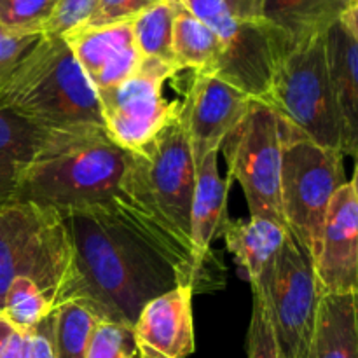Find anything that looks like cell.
Returning a JSON list of instances; mask_svg holds the SVG:
<instances>
[{
	"label": "cell",
	"mask_w": 358,
	"mask_h": 358,
	"mask_svg": "<svg viewBox=\"0 0 358 358\" xmlns=\"http://www.w3.org/2000/svg\"><path fill=\"white\" fill-rule=\"evenodd\" d=\"M73 252L69 301H79L100 320L135 325L142 308L191 273L115 198L62 212Z\"/></svg>",
	"instance_id": "cell-1"
},
{
	"label": "cell",
	"mask_w": 358,
	"mask_h": 358,
	"mask_svg": "<svg viewBox=\"0 0 358 358\" xmlns=\"http://www.w3.org/2000/svg\"><path fill=\"white\" fill-rule=\"evenodd\" d=\"M194 184L196 164L180 108L149 142L128 150V164L114 198L191 273L196 287L191 257Z\"/></svg>",
	"instance_id": "cell-2"
},
{
	"label": "cell",
	"mask_w": 358,
	"mask_h": 358,
	"mask_svg": "<svg viewBox=\"0 0 358 358\" xmlns=\"http://www.w3.org/2000/svg\"><path fill=\"white\" fill-rule=\"evenodd\" d=\"M128 164V150L103 128L58 129L21 177L14 203L84 208L114 198Z\"/></svg>",
	"instance_id": "cell-3"
},
{
	"label": "cell",
	"mask_w": 358,
	"mask_h": 358,
	"mask_svg": "<svg viewBox=\"0 0 358 358\" xmlns=\"http://www.w3.org/2000/svg\"><path fill=\"white\" fill-rule=\"evenodd\" d=\"M0 107L42 128H103L96 90L63 37L42 35L0 73Z\"/></svg>",
	"instance_id": "cell-4"
},
{
	"label": "cell",
	"mask_w": 358,
	"mask_h": 358,
	"mask_svg": "<svg viewBox=\"0 0 358 358\" xmlns=\"http://www.w3.org/2000/svg\"><path fill=\"white\" fill-rule=\"evenodd\" d=\"M16 278L31 280L52 308L69 301L73 252L62 212L34 203L0 206V310Z\"/></svg>",
	"instance_id": "cell-5"
},
{
	"label": "cell",
	"mask_w": 358,
	"mask_h": 358,
	"mask_svg": "<svg viewBox=\"0 0 358 358\" xmlns=\"http://www.w3.org/2000/svg\"><path fill=\"white\" fill-rule=\"evenodd\" d=\"M264 103L308 140L345 156V124L329 79L325 31L285 52Z\"/></svg>",
	"instance_id": "cell-6"
},
{
	"label": "cell",
	"mask_w": 358,
	"mask_h": 358,
	"mask_svg": "<svg viewBox=\"0 0 358 358\" xmlns=\"http://www.w3.org/2000/svg\"><path fill=\"white\" fill-rule=\"evenodd\" d=\"M280 135V205L283 222L290 236L315 262L329 205L336 191L346 182L343 154L317 145L282 119Z\"/></svg>",
	"instance_id": "cell-7"
},
{
	"label": "cell",
	"mask_w": 358,
	"mask_h": 358,
	"mask_svg": "<svg viewBox=\"0 0 358 358\" xmlns=\"http://www.w3.org/2000/svg\"><path fill=\"white\" fill-rule=\"evenodd\" d=\"M231 180L243 189L250 217H264L285 226L280 205L282 135L276 112L252 100L243 121L222 143Z\"/></svg>",
	"instance_id": "cell-8"
},
{
	"label": "cell",
	"mask_w": 358,
	"mask_h": 358,
	"mask_svg": "<svg viewBox=\"0 0 358 358\" xmlns=\"http://www.w3.org/2000/svg\"><path fill=\"white\" fill-rule=\"evenodd\" d=\"M177 72L178 66L142 58L135 76L96 90L103 129L112 142L124 150L138 149L180 112L182 100L170 101L163 93L164 83Z\"/></svg>",
	"instance_id": "cell-9"
},
{
	"label": "cell",
	"mask_w": 358,
	"mask_h": 358,
	"mask_svg": "<svg viewBox=\"0 0 358 358\" xmlns=\"http://www.w3.org/2000/svg\"><path fill=\"white\" fill-rule=\"evenodd\" d=\"M313 261L287 234L273 273L268 306L276 343L283 358H308L320 301Z\"/></svg>",
	"instance_id": "cell-10"
},
{
	"label": "cell",
	"mask_w": 358,
	"mask_h": 358,
	"mask_svg": "<svg viewBox=\"0 0 358 358\" xmlns=\"http://www.w3.org/2000/svg\"><path fill=\"white\" fill-rule=\"evenodd\" d=\"M250 101L252 98L213 73L194 72L182 108L196 166L208 154L222 149L227 136L247 115Z\"/></svg>",
	"instance_id": "cell-11"
},
{
	"label": "cell",
	"mask_w": 358,
	"mask_h": 358,
	"mask_svg": "<svg viewBox=\"0 0 358 358\" xmlns=\"http://www.w3.org/2000/svg\"><path fill=\"white\" fill-rule=\"evenodd\" d=\"M320 294L358 292L357 177L336 191L313 262Z\"/></svg>",
	"instance_id": "cell-12"
},
{
	"label": "cell",
	"mask_w": 358,
	"mask_h": 358,
	"mask_svg": "<svg viewBox=\"0 0 358 358\" xmlns=\"http://www.w3.org/2000/svg\"><path fill=\"white\" fill-rule=\"evenodd\" d=\"M191 283H182L150 299L136 317V353L140 358H187L194 353Z\"/></svg>",
	"instance_id": "cell-13"
},
{
	"label": "cell",
	"mask_w": 358,
	"mask_h": 358,
	"mask_svg": "<svg viewBox=\"0 0 358 358\" xmlns=\"http://www.w3.org/2000/svg\"><path fill=\"white\" fill-rule=\"evenodd\" d=\"M63 38L94 90L124 83L142 65L131 21L107 27H80L63 35Z\"/></svg>",
	"instance_id": "cell-14"
},
{
	"label": "cell",
	"mask_w": 358,
	"mask_h": 358,
	"mask_svg": "<svg viewBox=\"0 0 358 358\" xmlns=\"http://www.w3.org/2000/svg\"><path fill=\"white\" fill-rule=\"evenodd\" d=\"M329 79L345 124V156L358 150V3L325 31Z\"/></svg>",
	"instance_id": "cell-15"
},
{
	"label": "cell",
	"mask_w": 358,
	"mask_h": 358,
	"mask_svg": "<svg viewBox=\"0 0 358 358\" xmlns=\"http://www.w3.org/2000/svg\"><path fill=\"white\" fill-rule=\"evenodd\" d=\"M287 234L285 226L264 217L229 219L220 234L245 280L252 285L254 296L261 299L269 296L273 273Z\"/></svg>",
	"instance_id": "cell-16"
},
{
	"label": "cell",
	"mask_w": 358,
	"mask_h": 358,
	"mask_svg": "<svg viewBox=\"0 0 358 358\" xmlns=\"http://www.w3.org/2000/svg\"><path fill=\"white\" fill-rule=\"evenodd\" d=\"M219 152H212L196 166V184L191 205V257L194 278L206 264L212 243L222 234L227 217L229 180H224L217 166Z\"/></svg>",
	"instance_id": "cell-17"
},
{
	"label": "cell",
	"mask_w": 358,
	"mask_h": 358,
	"mask_svg": "<svg viewBox=\"0 0 358 358\" xmlns=\"http://www.w3.org/2000/svg\"><path fill=\"white\" fill-rule=\"evenodd\" d=\"M56 131L0 107V206L14 203L24 170Z\"/></svg>",
	"instance_id": "cell-18"
},
{
	"label": "cell",
	"mask_w": 358,
	"mask_h": 358,
	"mask_svg": "<svg viewBox=\"0 0 358 358\" xmlns=\"http://www.w3.org/2000/svg\"><path fill=\"white\" fill-rule=\"evenodd\" d=\"M357 292L322 294L308 358H358Z\"/></svg>",
	"instance_id": "cell-19"
},
{
	"label": "cell",
	"mask_w": 358,
	"mask_h": 358,
	"mask_svg": "<svg viewBox=\"0 0 358 358\" xmlns=\"http://www.w3.org/2000/svg\"><path fill=\"white\" fill-rule=\"evenodd\" d=\"M355 3L346 0H254L255 20L278 30L290 44L324 34Z\"/></svg>",
	"instance_id": "cell-20"
},
{
	"label": "cell",
	"mask_w": 358,
	"mask_h": 358,
	"mask_svg": "<svg viewBox=\"0 0 358 358\" xmlns=\"http://www.w3.org/2000/svg\"><path fill=\"white\" fill-rule=\"evenodd\" d=\"M171 49L180 70L210 73L222 52V44L205 23L175 0Z\"/></svg>",
	"instance_id": "cell-21"
},
{
	"label": "cell",
	"mask_w": 358,
	"mask_h": 358,
	"mask_svg": "<svg viewBox=\"0 0 358 358\" xmlns=\"http://www.w3.org/2000/svg\"><path fill=\"white\" fill-rule=\"evenodd\" d=\"M51 315L56 358H86L91 334L100 318L79 301H65Z\"/></svg>",
	"instance_id": "cell-22"
},
{
	"label": "cell",
	"mask_w": 358,
	"mask_h": 358,
	"mask_svg": "<svg viewBox=\"0 0 358 358\" xmlns=\"http://www.w3.org/2000/svg\"><path fill=\"white\" fill-rule=\"evenodd\" d=\"M175 0H164L150 7L131 21L133 37L140 55L145 59L175 65L171 35H173Z\"/></svg>",
	"instance_id": "cell-23"
},
{
	"label": "cell",
	"mask_w": 358,
	"mask_h": 358,
	"mask_svg": "<svg viewBox=\"0 0 358 358\" xmlns=\"http://www.w3.org/2000/svg\"><path fill=\"white\" fill-rule=\"evenodd\" d=\"M55 310L45 294L28 278H16L10 282L2 303V313L16 327L28 331L44 320Z\"/></svg>",
	"instance_id": "cell-24"
},
{
	"label": "cell",
	"mask_w": 358,
	"mask_h": 358,
	"mask_svg": "<svg viewBox=\"0 0 358 358\" xmlns=\"http://www.w3.org/2000/svg\"><path fill=\"white\" fill-rule=\"evenodd\" d=\"M136 343L133 325L98 320L91 334L86 358H135Z\"/></svg>",
	"instance_id": "cell-25"
},
{
	"label": "cell",
	"mask_w": 358,
	"mask_h": 358,
	"mask_svg": "<svg viewBox=\"0 0 358 358\" xmlns=\"http://www.w3.org/2000/svg\"><path fill=\"white\" fill-rule=\"evenodd\" d=\"M59 0H0V27L42 34Z\"/></svg>",
	"instance_id": "cell-26"
},
{
	"label": "cell",
	"mask_w": 358,
	"mask_h": 358,
	"mask_svg": "<svg viewBox=\"0 0 358 358\" xmlns=\"http://www.w3.org/2000/svg\"><path fill=\"white\" fill-rule=\"evenodd\" d=\"M248 358H283L276 343L268 306L261 297L254 296L250 327H248Z\"/></svg>",
	"instance_id": "cell-27"
},
{
	"label": "cell",
	"mask_w": 358,
	"mask_h": 358,
	"mask_svg": "<svg viewBox=\"0 0 358 358\" xmlns=\"http://www.w3.org/2000/svg\"><path fill=\"white\" fill-rule=\"evenodd\" d=\"M159 2H164V0H98L96 9L83 27H107V24L129 23Z\"/></svg>",
	"instance_id": "cell-28"
},
{
	"label": "cell",
	"mask_w": 358,
	"mask_h": 358,
	"mask_svg": "<svg viewBox=\"0 0 358 358\" xmlns=\"http://www.w3.org/2000/svg\"><path fill=\"white\" fill-rule=\"evenodd\" d=\"M96 3L98 0H59L51 20L44 27L42 35L63 37L69 31L83 27L90 20L91 14L94 13Z\"/></svg>",
	"instance_id": "cell-29"
},
{
	"label": "cell",
	"mask_w": 358,
	"mask_h": 358,
	"mask_svg": "<svg viewBox=\"0 0 358 358\" xmlns=\"http://www.w3.org/2000/svg\"><path fill=\"white\" fill-rule=\"evenodd\" d=\"M41 37L42 34L37 31H14L0 27V73L13 66Z\"/></svg>",
	"instance_id": "cell-30"
},
{
	"label": "cell",
	"mask_w": 358,
	"mask_h": 358,
	"mask_svg": "<svg viewBox=\"0 0 358 358\" xmlns=\"http://www.w3.org/2000/svg\"><path fill=\"white\" fill-rule=\"evenodd\" d=\"M0 358H28V334L0 311Z\"/></svg>",
	"instance_id": "cell-31"
},
{
	"label": "cell",
	"mask_w": 358,
	"mask_h": 358,
	"mask_svg": "<svg viewBox=\"0 0 358 358\" xmlns=\"http://www.w3.org/2000/svg\"><path fill=\"white\" fill-rule=\"evenodd\" d=\"M27 334L28 358H56L55 341H52V315H48L44 320L28 329Z\"/></svg>",
	"instance_id": "cell-32"
},
{
	"label": "cell",
	"mask_w": 358,
	"mask_h": 358,
	"mask_svg": "<svg viewBox=\"0 0 358 358\" xmlns=\"http://www.w3.org/2000/svg\"><path fill=\"white\" fill-rule=\"evenodd\" d=\"M227 3L241 20H255L254 0H227Z\"/></svg>",
	"instance_id": "cell-33"
},
{
	"label": "cell",
	"mask_w": 358,
	"mask_h": 358,
	"mask_svg": "<svg viewBox=\"0 0 358 358\" xmlns=\"http://www.w3.org/2000/svg\"><path fill=\"white\" fill-rule=\"evenodd\" d=\"M346 3H358V0H346Z\"/></svg>",
	"instance_id": "cell-34"
},
{
	"label": "cell",
	"mask_w": 358,
	"mask_h": 358,
	"mask_svg": "<svg viewBox=\"0 0 358 358\" xmlns=\"http://www.w3.org/2000/svg\"><path fill=\"white\" fill-rule=\"evenodd\" d=\"M135 358H140V357H138V355H136V357H135Z\"/></svg>",
	"instance_id": "cell-35"
}]
</instances>
